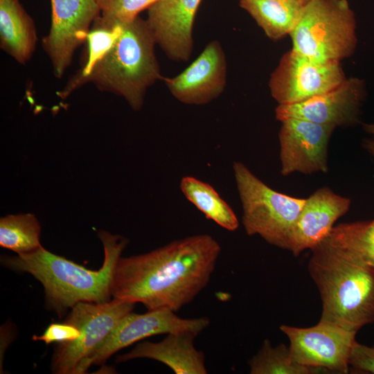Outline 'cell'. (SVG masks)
Returning a JSON list of instances; mask_svg holds the SVG:
<instances>
[{"label": "cell", "instance_id": "14", "mask_svg": "<svg viewBox=\"0 0 374 374\" xmlns=\"http://www.w3.org/2000/svg\"><path fill=\"white\" fill-rule=\"evenodd\" d=\"M226 72L223 48L220 42L213 40L181 73L163 80L177 100L187 105H201L209 103L224 91Z\"/></svg>", "mask_w": 374, "mask_h": 374}, {"label": "cell", "instance_id": "26", "mask_svg": "<svg viewBox=\"0 0 374 374\" xmlns=\"http://www.w3.org/2000/svg\"><path fill=\"white\" fill-rule=\"evenodd\" d=\"M80 336V331L75 326L64 321V323H53L49 325L44 333L34 335L33 339L43 341L46 344L53 342L64 343L75 339Z\"/></svg>", "mask_w": 374, "mask_h": 374}, {"label": "cell", "instance_id": "3", "mask_svg": "<svg viewBox=\"0 0 374 374\" xmlns=\"http://www.w3.org/2000/svg\"><path fill=\"white\" fill-rule=\"evenodd\" d=\"M98 237L103 245L104 260L98 270L89 269L43 247L28 254L3 256L1 262L39 280L44 288L46 304L62 317L80 302L104 303L112 300L115 268L128 240L105 231H100Z\"/></svg>", "mask_w": 374, "mask_h": 374}, {"label": "cell", "instance_id": "29", "mask_svg": "<svg viewBox=\"0 0 374 374\" xmlns=\"http://www.w3.org/2000/svg\"><path fill=\"white\" fill-rule=\"evenodd\" d=\"M362 127L364 132L371 135L374 139V123H363Z\"/></svg>", "mask_w": 374, "mask_h": 374}, {"label": "cell", "instance_id": "16", "mask_svg": "<svg viewBox=\"0 0 374 374\" xmlns=\"http://www.w3.org/2000/svg\"><path fill=\"white\" fill-rule=\"evenodd\" d=\"M350 199L323 187L306 198L291 231L290 249L294 256L305 249H312L330 233L335 222L344 215L350 206Z\"/></svg>", "mask_w": 374, "mask_h": 374}, {"label": "cell", "instance_id": "12", "mask_svg": "<svg viewBox=\"0 0 374 374\" xmlns=\"http://www.w3.org/2000/svg\"><path fill=\"white\" fill-rule=\"evenodd\" d=\"M366 97L365 81L352 77L324 93L294 104L278 105L276 118L280 121L300 118L335 127L354 126L360 123Z\"/></svg>", "mask_w": 374, "mask_h": 374}, {"label": "cell", "instance_id": "18", "mask_svg": "<svg viewBox=\"0 0 374 374\" xmlns=\"http://www.w3.org/2000/svg\"><path fill=\"white\" fill-rule=\"evenodd\" d=\"M37 42L32 18L19 0H0V46L20 64L32 57Z\"/></svg>", "mask_w": 374, "mask_h": 374}, {"label": "cell", "instance_id": "6", "mask_svg": "<svg viewBox=\"0 0 374 374\" xmlns=\"http://www.w3.org/2000/svg\"><path fill=\"white\" fill-rule=\"evenodd\" d=\"M233 169L247 234L289 251L291 231L306 198L273 190L242 162H234Z\"/></svg>", "mask_w": 374, "mask_h": 374}, {"label": "cell", "instance_id": "1", "mask_svg": "<svg viewBox=\"0 0 374 374\" xmlns=\"http://www.w3.org/2000/svg\"><path fill=\"white\" fill-rule=\"evenodd\" d=\"M221 247L208 234L175 240L146 253L121 257L112 299L142 303L148 310L178 312L207 286Z\"/></svg>", "mask_w": 374, "mask_h": 374}, {"label": "cell", "instance_id": "11", "mask_svg": "<svg viewBox=\"0 0 374 374\" xmlns=\"http://www.w3.org/2000/svg\"><path fill=\"white\" fill-rule=\"evenodd\" d=\"M51 24L43 39L54 75L60 78L77 48L86 42L90 26L100 16L98 0H51Z\"/></svg>", "mask_w": 374, "mask_h": 374}, {"label": "cell", "instance_id": "15", "mask_svg": "<svg viewBox=\"0 0 374 374\" xmlns=\"http://www.w3.org/2000/svg\"><path fill=\"white\" fill-rule=\"evenodd\" d=\"M201 0H157L148 8L146 22L168 57L188 60L193 49V28Z\"/></svg>", "mask_w": 374, "mask_h": 374}, {"label": "cell", "instance_id": "31", "mask_svg": "<svg viewBox=\"0 0 374 374\" xmlns=\"http://www.w3.org/2000/svg\"><path fill=\"white\" fill-rule=\"evenodd\" d=\"M374 346V345H373Z\"/></svg>", "mask_w": 374, "mask_h": 374}, {"label": "cell", "instance_id": "20", "mask_svg": "<svg viewBox=\"0 0 374 374\" xmlns=\"http://www.w3.org/2000/svg\"><path fill=\"white\" fill-rule=\"evenodd\" d=\"M180 189L186 198L209 219L223 229L234 231L239 221L231 207L210 184L193 177H184Z\"/></svg>", "mask_w": 374, "mask_h": 374}, {"label": "cell", "instance_id": "22", "mask_svg": "<svg viewBox=\"0 0 374 374\" xmlns=\"http://www.w3.org/2000/svg\"><path fill=\"white\" fill-rule=\"evenodd\" d=\"M40 233V224L33 214L8 215L0 219V246L17 255L41 248Z\"/></svg>", "mask_w": 374, "mask_h": 374}, {"label": "cell", "instance_id": "25", "mask_svg": "<svg viewBox=\"0 0 374 374\" xmlns=\"http://www.w3.org/2000/svg\"><path fill=\"white\" fill-rule=\"evenodd\" d=\"M157 0H98L100 15L98 20L103 25L114 26L133 21L139 13L148 9Z\"/></svg>", "mask_w": 374, "mask_h": 374}, {"label": "cell", "instance_id": "27", "mask_svg": "<svg viewBox=\"0 0 374 374\" xmlns=\"http://www.w3.org/2000/svg\"><path fill=\"white\" fill-rule=\"evenodd\" d=\"M348 362L352 371L374 374V346L369 347L356 341L351 349Z\"/></svg>", "mask_w": 374, "mask_h": 374}, {"label": "cell", "instance_id": "19", "mask_svg": "<svg viewBox=\"0 0 374 374\" xmlns=\"http://www.w3.org/2000/svg\"><path fill=\"white\" fill-rule=\"evenodd\" d=\"M239 3L273 40L290 34L303 7L294 0H239Z\"/></svg>", "mask_w": 374, "mask_h": 374}, {"label": "cell", "instance_id": "30", "mask_svg": "<svg viewBox=\"0 0 374 374\" xmlns=\"http://www.w3.org/2000/svg\"><path fill=\"white\" fill-rule=\"evenodd\" d=\"M294 1L299 2V3L302 4L303 6H305L308 2H310L311 0H294Z\"/></svg>", "mask_w": 374, "mask_h": 374}, {"label": "cell", "instance_id": "17", "mask_svg": "<svg viewBox=\"0 0 374 374\" xmlns=\"http://www.w3.org/2000/svg\"><path fill=\"white\" fill-rule=\"evenodd\" d=\"M197 335L192 331L169 333L159 342L138 344L130 352L118 356L116 361L147 358L165 364L176 374H206L205 355L194 344Z\"/></svg>", "mask_w": 374, "mask_h": 374}, {"label": "cell", "instance_id": "4", "mask_svg": "<svg viewBox=\"0 0 374 374\" xmlns=\"http://www.w3.org/2000/svg\"><path fill=\"white\" fill-rule=\"evenodd\" d=\"M112 46L96 63L86 83L124 98L135 111L142 108L148 87L163 79L155 55L157 44L146 20L137 17L121 24Z\"/></svg>", "mask_w": 374, "mask_h": 374}, {"label": "cell", "instance_id": "23", "mask_svg": "<svg viewBox=\"0 0 374 374\" xmlns=\"http://www.w3.org/2000/svg\"><path fill=\"white\" fill-rule=\"evenodd\" d=\"M251 374H311L321 371L303 366L294 360L290 348L283 344L273 346L266 339L247 362Z\"/></svg>", "mask_w": 374, "mask_h": 374}, {"label": "cell", "instance_id": "21", "mask_svg": "<svg viewBox=\"0 0 374 374\" xmlns=\"http://www.w3.org/2000/svg\"><path fill=\"white\" fill-rule=\"evenodd\" d=\"M121 31V25L107 26L102 24L98 18L93 22L86 42L87 51L84 63L78 71L66 84L65 87L57 92L62 99L68 97L74 90L86 84V80L96 63L112 46Z\"/></svg>", "mask_w": 374, "mask_h": 374}, {"label": "cell", "instance_id": "24", "mask_svg": "<svg viewBox=\"0 0 374 374\" xmlns=\"http://www.w3.org/2000/svg\"><path fill=\"white\" fill-rule=\"evenodd\" d=\"M328 236L374 265V219L339 224Z\"/></svg>", "mask_w": 374, "mask_h": 374}, {"label": "cell", "instance_id": "5", "mask_svg": "<svg viewBox=\"0 0 374 374\" xmlns=\"http://www.w3.org/2000/svg\"><path fill=\"white\" fill-rule=\"evenodd\" d=\"M290 35L294 51L319 62H340L357 46L354 12L347 0H311Z\"/></svg>", "mask_w": 374, "mask_h": 374}, {"label": "cell", "instance_id": "7", "mask_svg": "<svg viewBox=\"0 0 374 374\" xmlns=\"http://www.w3.org/2000/svg\"><path fill=\"white\" fill-rule=\"evenodd\" d=\"M134 305L114 299L104 303L75 304L65 321L78 328L80 336L57 346L52 359L53 373L75 374L79 365L104 341L119 321L132 312Z\"/></svg>", "mask_w": 374, "mask_h": 374}, {"label": "cell", "instance_id": "10", "mask_svg": "<svg viewBox=\"0 0 374 374\" xmlns=\"http://www.w3.org/2000/svg\"><path fill=\"white\" fill-rule=\"evenodd\" d=\"M206 317L181 318L168 309L148 310L143 314L130 312L113 329L104 341L77 368L75 374L85 373L92 365L103 364L112 355L149 337L181 331L201 333L208 327Z\"/></svg>", "mask_w": 374, "mask_h": 374}, {"label": "cell", "instance_id": "9", "mask_svg": "<svg viewBox=\"0 0 374 374\" xmlns=\"http://www.w3.org/2000/svg\"><path fill=\"white\" fill-rule=\"evenodd\" d=\"M279 328L288 337L290 353L297 363L322 373H348L357 332L320 321L309 328L283 324Z\"/></svg>", "mask_w": 374, "mask_h": 374}, {"label": "cell", "instance_id": "8", "mask_svg": "<svg viewBox=\"0 0 374 374\" xmlns=\"http://www.w3.org/2000/svg\"><path fill=\"white\" fill-rule=\"evenodd\" d=\"M346 79L339 62L316 61L291 49L271 74L269 87L278 105H290L328 92Z\"/></svg>", "mask_w": 374, "mask_h": 374}, {"label": "cell", "instance_id": "28", "mask_svg": "<svg viewBox=\"0 0 374 374\" xmlns=\"http://www.w3.org/2000/svg\"><path fill=\"white\" fill-rule=\"evenodd\" d=\"M362 147L374 159V139H364L362 143Z\"/></svg>", "mask_w": 374, "mask_h": 374}, {"label": "cell", "instance_id": "2", "mask_svg": "<svg viewBox=\"0 0 374 374\" xmlns=\"http://www.w3.org/2000/svg\"><path fill=\"white\" fill-rule=\"evenodd\" d=\"M311 250L308 269L321 299L319 321L357 332L374 322V265L328 236Z\"/></svg>", "mask_w": 374, "mask_h": 374}, {"label": "cell", "instance_id": "13", "mask_svg": "<svg viewBox=\"0 0 374 374\" xmlns=\"http://www.w3.org/2000/svg\"><path fill=\"white\" fill-rule=\"evenodd\" d=\"M280 122L278 138L281 175L327 172L328 145L335 127L295 118Z\"/></svg>", "mask_w": 374, "mask_h": 374}]
</instances>
